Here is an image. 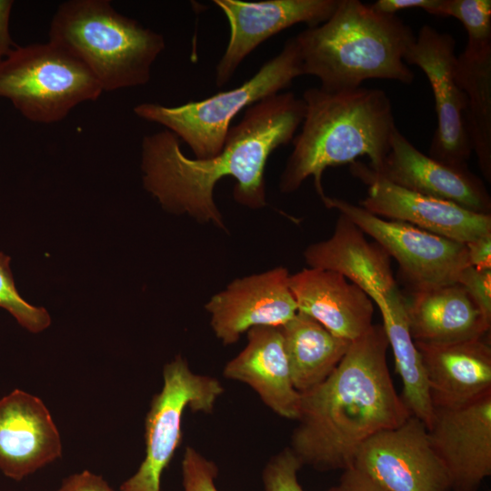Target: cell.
<instances>
[{
	"instance_id": "cell-1",
	"label": "cell",
	"mask_w": 491,
	"mask_h": 491,
	"mask_svg": "<svg viewBox=\"0 0 491 491\" xmlns=\"http://www.w3.org/2000/svg\"><path fill=\"white\" fill-rule=\"evenodd\" d=\"M305 103L292 92L266 97L246 108L231 125L225 145L208 158L187 157L168 130L143 137L141 168L145 188L175 214L225 229L214 189L224 177L236 184L235 200L249 208L266 205L265 169L271 154L291 142L301 125Z\"/></svg>"
},
{
	"instance_id": "cell-2",
	"label": "cell",
	"mask_w": 491,
	"mask_h": 491,
	"mask_svg": "<svg viewBox=\"0 0 491 491\" xmlns=\"http://www.w3.org/2000/svg\"><path fill=\"white\" fill-rule=\"evenodd\" d=\"M388 346L383 326L373 325L322 383L300 393L290 448L303 466L349 468L366 440L411 416L389 373Z\"/></svg>"
},
{
	"instance_id": "cell-3",
	"label": "cell",
	"mask_w": 491,
	"mask_h": 491,
	"mask_svg": "<svg viewBox=\"0 0 491 491\" xmlns=\"http://www.w3.org/2000/svg\"><path fill=\"white\" fill-rule=\"evenodd\" d=\"M305 115L279 181L280 191L297 190L314 177L322 199L324 171L351 164L359 156L369 158L368 166L378 173L397 128L387 94L377 88L327 92L312 87L303 93Z\"/></svg>"
},
{
	"instance_id": "cell-4",
	"label": "cell",
	"mask_w": 491,
	"mask_h": 491,
	"mask_svg": "<svg viewBox=\"0 0 491 491\" xmlns=\"http://www.w3.org/2000/svg\"><path fill=\"white\" fill-rule=\"evenodd\" d=\"M295 39L304 75L316 77L325 91L356 89L367 79L414 81L404 60L416 39L411 27L359 0H340L328 20Z\"/></svg>"
},
{
	"instance_id": "cell-5",
	"label": "cell",
	"mask_w": 491,
	"mask_h": 491,
	"mask_svg": "<svg viewBox=\"0 0 491 491\" xmlns=\"http://www.w3.org/2000/svg\"><path fill=\"white\" fill-rule=\"evenodd\" d=\"M49 41L82 61L103 91L147 84L165 48L164 36L118 13L108 0H70L57 7Z\"/></svg>"
},
{
	"instance_id": "cell-6",
	"label": "cell",
	"mask_w": 491,
	"mask_h": 491,
	"mask_svg": "<svg viewBox=\"0 0 491 491\" xmlns=\"http://www.w3.org/2000/svg\"><path fill=\"white\" fill-rule=\"evenodd\" d=\"M304 75L295 37L239 86L176 106L143 103L134 107L140 118L157 123L185 142L195 158H208L225 145L232 120L243 110L291 85Z\"/></svg>"
},
{
	"instance_id": "cell-7",
	"label": "cell",
	"mask_w": 491,
	"mask_h": 491,
	"mask_svg": "<svg viewBox=\"0 0 491 491\" xmlns=\"http://www.w3.org/2000/svg\"><path fill=\"white\" fill-rule=\"evenodd\" d=\"M102 92L82 61L50 41L17 46L0 62V96L33 122L61 121L75 106L96 100Z\"/></svg>"
},
{
	"instance_id": "cell-8",
	"label": "cell",
	"mask_w": 491,
	"mask_h": 491,
	"mask_svg": "<svg viewBox=\"0 0 491 491\" xmlns=\"http://www.w3.org/2000/svg\"><path fill=\"white\" fill-rule=\"evenodd\" d=\"M163 377L145 418V459L119 491H160L161 476L181 444L185 410L209 414L224 393L217 379L195 374L180 356L165 366Z\"/></svg>"
},
{
	"instance_id": "cell-9",
	"label": "cell",
	"mask_w": 491,
	"mask_h": 491,
	"mask_svg": "<svg viewBox=\"0 0 491 491\" xmlns=\"http://www.w3.org/2000/svg\"><path fill=\"white\" fill-rule=\"evenodd\" d=\"M321 200L327 208L348 217L394 257L412 291L456 284L470 266L466 244L379 217L343 199L325 195Z\"/></svg>"
},
{
	"instance_id": "cell-10",
	"label": "cell",
	"mask_w": 491,
	"mask_h": 491,
	"mask_svg": "<svg viewBox=\"0 0 491 491\" xmlns=\"http://www.w3.org/2000/svg\"><path fill=\"white\" fill-rule=\"evenodd\" d=\"M455 48L452 35L424 25L404 60L425 73L434 94L437 124L429 156L454 167L467 168L473 151L465 125L466 98L456 77Z\"/></svg>"
},
{
	"instance_id": "cell-11",
	"label": "cell",
	"mask_w": 491,
	"mask_h": 491,
	"mask_svg": "<svg viewBox=\"0 0 491 491\" xmlns=\"http://www.w3.org/2000/svg\"><path fill=\"white\" fill-rule=\"evenodd\" d=\"M353 466L386 491H450L447 471L434 450L426 425L410 416L381 431L358 449Z\"/></svg>"
},
{
	"instance_id": "cell-12",
	"label": "cell",
	"mask_w": 491,
	"mask_h": 491,
	"mask_svg": "<svg viewBox=\"0 0 491 491\" xmlns=\"http://www.w3.org/2000/svg\"><path fill=\"white\" fill-rule=\"evenodd\" d=\"M351 173L367 185L360 206L379 217L410 224L463 244L491 235L490 214L467 210L455 203L397 185L359 161Z\"/></svg>"
},
{
	"instance_id": "cell-13",
	"label": "cell",
	"mask_w": 491,
	"mask_h": 491,
	"mask_svg": "<svg viewBox=\"0 0 491 491\" xmlns=\"http://www.w3.org/2000/svg\"><path fill=\"white\" fill-rule=\"evenodd\" d=\"M340 0H214L225 15L229 38L215 75L217 87L226 85L241 63L258 45L297 24L307 28L325 23Z\"/></svg>"
},
{
	"instance_id": "cell-14",
	"label": "cell",
	"mask_w": 491,
	"mask_h": 491,
	"mask_svg": "<svg viewBox=\"0 0 491 491\" xmlns=\"http://www.w3.org/2000/svg\"><path fill=\"white\" fill-rule=\"evenodd\" d=\"M455 491H476L491 475V391L453 408L434 407L427 428Z\"/></svg>"
},
{
	"instance_id": "cell-15",
	"label": "cell",
	"mask_w": 491,
	"mask_h": 491,
	"mask_svg": "<svg viewBox=\"0 0 491 491\" xmlns=\"http://www.w3.org/2000/svg\"><path fill=\"white\" fill-rule=\"evenodd\" d=\"M286 268L239 278L213 296L205 305L211 326L225 345L237 342L256 326H282L296 314Z\"/></svg>"
},
{
	"instance_id": "cell-16",
	"label": "cell",
	"mask_w": 491,
	"mask_h": 491,
	"mask_svg": "<svg viewBox=\"0 0 491 491\" xmlns=\"http://www.w3.org/2000/svg\"><path fill=\"white\" fill-rule=\"evenodd\" d=\"M51 415L38 397L15 390L0 399V470L22 480L61 456Z\"/></svg>"
},
{
	"instance_id": "cell-17",
	"label": "cell",
	"mask_w": 491,
	"mask_h": 491,
	"mask_svg": "<svg viewBox=\"0 0 491 491\" xmlns=\"http://www.w3.org/2000/svg\"><path fill=\"white\" fill-rule=\"evenodd\" d=\"M377 174L408 190L489 214L490 196L477 176L467 168L454 167L423 154L397 128Z\"/></svg>"
},
{
	"instance_id": "cell-18",
	"label": "cell",
	"mask_w": 491,
	"mask_h": 491,
	"mask_svg": "<svg viewBox=\"0 0 491 491\" xmlns=\"http://www.w3.org/2000/svg\"><path fill=\"white\" fill-rule=\"evenodd\" d=\"M297 311L320 323L333 335L353 342L373 326L371 298L342 275L304 268L289 276Z\"/></svg>"
},
{
	"instance_id": "cell-19",
	"label": "cell",
	"mask_w": 491,
	"mask_h": 491,
	"mask_svg": "<svg viewBox=\"0 0 491 491\" xmlns=\"http://www.w3.org/2000/svg\"><path fill=\"white\" fill-rule=\"evenodd\" d=\"M247 338L223 375L248 385L276 415L297 420L301 394L293 385L281 327L256 326L247 331Z\"/></svg>"
},
{
	"instance_id": "cell-20",
	"label": "cell",
	"mask_w": 491,
	"mask_h": 491,
	"mask_svg": "<svg viewBox=\"0 0 491 491\" xmlns=\"http://www.w3.org/2000/svg\"><path fill=\"white\" fill-rule=\"evenodd\" d=\"M415 344L434 407L461 406L491 391V348L484 337L446 345Z\"/></svg>"
},
{
	"instance_id": "cell-21",
	"label": "cell",
	"mask_w": 491,
	"mask_h": 491,
	"mask_svg": "<svg viewBox=\"0 0 491 491\" xmlns=\"http://www.w3.org/2000/svg\"><path fill=\"white\" fill-rule=\"evenodd\" d=\"M309 267L335 271L360 287L370 298L396 287L391 257L376 242L340 214L330 238L310 245L304 252Z\"/></svg>"
},
{
	"instance_id": "cell-22",
	"label": "cell",
	"mask_w": 491,
	"mask_h": 491,
	"mask_svg": "<svg viewBox=\"0 0 491 491\" xmlns=\"http://www.w3.org/2000/svg\"><path fill=\"white\" fill-rule=\"evenodd\" d=\"M406 310L415 343L453 344L484 337L490 330L491 324L457 283L412 291Z\"/></svg>"
},
{
	"instance_id": "cell-23",
	"label": "cell",
	"mask_w": 491,
	"mask_h": 491,
	"mask_svg": "<svg viewBox=\"0 0 491 491\" xmlns=\"http://www.w3.org/2000/svg\"><path fill=\"white\" fill-rule=\"evenodd\" d=\"M371 300L380 310L382 326L394 354L396 370L402 380L401 397L411 415L420 419L428 428L434 406L421 356L410 335L406 297L396 286L385 296H373Z\"/></svg>"
},
{
	"instance_id": "cell-24",
	"label": "cell",
	"mask_w": 491,
	"mask_h": 491,
	"mask_svg": "<svg viewBox=\"0 0 491 491\" xmlns=\"http://www.w3.org/2000/svg\"><path fill=\"white\" fill-rule=\"evenodd\" d=\"M295 388L306 392L322 383L337 366L352 342L329 332L306 314L280 326Z\"/></svg>"
},
{
	"instance_id": "cell-25",
	"label": "cell",
	"mask_w": 491,
	"mask_h": 491,
	"mask_svg": "<svg viewBox=\"0 0 491 491\" xmlns=\"http://www.w3.org/2000/svg\"><path fill=\"white\" fill-rule=\"evenodd\" d=\"M456 77L465 93V125L485 177L491 178V41H467L456 58Z\"/></svg>"
},
{
	"instance_id": "cell-26",
	"label": "cell",
	"mask_w": 491,
	"mask_h": 491,
	"mask_svg": "<svg viewBox=\"0 0 491 491\" xmlns=\"http://www.w3.org/2000/svg\"><path fill=\"white\" fill-rule=\"evenodd\" d=\"M10 257L0 253V307L7 310L16 321L33 333L49 326L51 319L44 307L27 303L18 293L10 268Z\"/></svg>"
},
{
	"instance_id": "cell-27",
	"label": "cell",
	"mask_w": 491,
	"mask_h": 491,
	"mask_svg": "<svg viewBox=\"0 0 491 491\" xmlns=\"http://www.w3.org/2000/svg\"><path fill=\"white\" fill-rule=\"evenodd\" d=\"M439 16H452L465 26L468 41H491L490 0H442Z\"/></svg>"
},
{
	"instance_id": "cell-28",
	"label": "cell",
	"mask_w": 491,
	"mask_h": 491,
	"mask_svg": "<svg viewBox=\"0 0 491 491\" xmlns=\"http://www.w3.org/2000/svg\"><path fill=\"white\" fill-rule=\"evenodd\" d=\"M302 466L290 447L283 449L269 459L263 470L264 491H305L297 476Z\"/></svg>"
},
{
	"instance_id": "cell-29",
	"label": "cell",
	"mask_w": 491,
	"mask_h": 491,
	"mask_svg": "<svg viewBox=\"0 0 491 491\" xmlns=\"http://www.w3.org/2000/svg\"><path fill=\"white\" fill-rule=\"evenodd\" d=\"M218 467L194 447L187 446L182 460L184 491H218L215 480Z\"/></svg>"
},
{
	"instance_id": "cell-30",
	"label": "cell",
	"mask_w": 491,
	"mask_h": 491,
	"mask_svg": "<svg viewBox=\"0 0 491 491\" xmlns=\"http://www.w3.org/2000/svg\"><path fill=\"white\" fill-rule=\"evenodd\" d=\"M481 311L485 319L491 324V269L479 270L466 267L457 279Z\"/></svg>"
},
{
	"instance_id": "cell-31",
	"label": "cell",
	"mask_w": 491,
	"mask_h": 491,
	"mask_svg": "<svg viewBox=\"0 0 491 491\" xmlns=\"http://www.w3.org/2000/svg\"><path fill=\"white\" fill-rule=\"evenodd\" d=\"M442 0H377L370 6L377 12L396 15L397 11L419 8L426 12L439 15Z\"/></svg>"
},
{
	"instance_id": "cell-32",
	"label": "cell",
	"mask_w": 491,
	"mask_h": 491,
	"mask_svg": "<svg viewBox=\"0 0 491 491\" xmlns=\"http://www.w3.org/2000/svg\"><path fill=\"white\" fill-rule=\"evenodd\" d=\"M328 491H386L366 474L351 466L343 470L338 482Z\"/></svg>"
},
{
	"instance_id": "cell-33",
	"label": "cell",
	"mask_w": 491,
	"mask_h": 491,
	"mask_svg": "<svg viewBox=\"0 0 491 491\" xmlns=\"http://www.w3.org/2000/svg\"><path fill=\"white\" fill-rule=\"evenodd\" d=\"M55 491H115L108 483L98 475L85 470L65 478Z\"/></svg>"
},
{
	"instance_id": "cell-34",
	"label": "cell",
	"mask_w": 491,
	"mask_h": 491,
	"mask_svg": "<svg viewBox=\"0 0 491 491\" xmlns=\"http://www.w3.org/2000/svg\"><path fill=\"white\" fill-rule=\"evenodd\" d=\"M471 266L483 270L491 269V235L466 244Z\"/></svg>"
},
{
	"instance_id": "cell-35",
	"label": "cell",
	"mask_w": 491,
	"mask_h": 491,
	"mask_svg": "<svg viewBox=\"0 0 491 491\" xmlns=\"http://www.w3.org/2000/svg\"><path fill=\"white\" fill-rule=\"evenodd\" d=\"M14 2L0 0V62L3 61L15 49L8 30L9 16Z\"/></svg>"
}]
</instances>
